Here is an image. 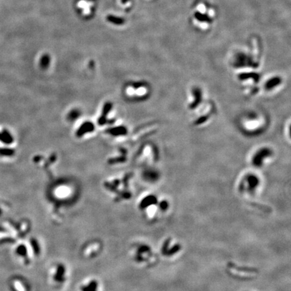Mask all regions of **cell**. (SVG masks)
<instances>
[{
  "label": "cell",
  "instance_id": "7",
  "mask_svg": "<svg viewBox=\"0 0 291 291\" xmlns=\"http://www.w3.org/2000/svg\"><path fill=\"white\" fill-rule=\"evenodd\" d=\"M280 83V79L278 78H274L270 80H269L267 83H266V88H268V90L272 89L273 88H274V84H278Z\"/></svg>",
  "mask_w": 291,
  "mask_h": 291
},
{
  "label": "cell",
  "instance_id": "10",
  "mask_svg": "<svg viewBox=\"0 0 291 291\" xmlns=\"http://www.w3.org/2000/svg\"><path fill=\"white\" fill-rule=\"evenodd\" d=\"M180 248H181V247H180V245H175V246L173 247V249H171L168 251V252H166V254H167L168 255H171L175 254L176 252H179V251L180 250Z\"/></svg>",
  "mask_w": 291,
  "mask_h": 291
},
{
  "label": "cell",
  "instance_id": "8",
  "mask_svg": "<svg viewBox=\"0 0 291 291\" xmlns=\"http://www.w3.org/2000/svg\"><path fill=\"white\" fill-rule=\"evenodd\" d=\"M80 115V112L78 110H73L70 113V114L68 115V119L70 120V121H74V120L76 119L78 116Z\"/></svg>",
  "mask_w": 291,
  "mask_h": 291
},
{
  "label": "cell",
  "instance_id": "5",
  "mask_svg": "<svg viewBox=\"0 0 291 291\" xmlns=\"http://www.w3.org/2000/svg\"><path fill=\"white\" fill-rule=\"evenodd\" d=\"M157 203L156 198L154 196H152V195H150V196H148L146 198H144L143 199V201L141 203V207L142 208H146L148 207L152 204H155Z\"/></svg>",
  "mask_w": 291,
  "mask_h": 291
},
{
  "label": "cell",
  "instance_id": "3",
  "mask_svg": "<svg viewBox=\"0 0 291 291\" xmlns=\"http://www.w3.org/2000/svg\"><path fill=\"white\" fill-rule=\"evenodd\" d=\"M112 104L111 103H106L103 107V113H102L101 117L99 118V123L100 125H104V123L106 122V116L111 109Z\"/></svg>",
  "mask_w": 291,
  "mask_h": 291
},
{
  "label": "cell",
  "instance_id": "2",
  "mask_svg": "<svg viewBox=\"0 0 291 291\" xmlns=\"http://www.w3.org/2000/svg\"><path fill=\"white\" fill-rule=\"evenodd\" d=\"M94 125H93L92 123L89 121H86L84 122V123H82V125L79 128L78 130L76 132L77 136L81 137L83 136V135L85 134H87V133L92 132L94 131Z\"/></svg>",
  "mask_w": 291,
  "mask_h": 291
},
{
  "label": "cell",
  "instance_id": "6",
  "mask_svg": "<svg viewBox=\"0 0 291 291\" xmlns=\"http://www.w3.org/2000/svg\"><path fill=\"white\" fill-rule=\"evenodd\" d=\"M247 182L249 183V190L253 191L255 187L258 185L259 180L255 176L249 175L247 177Z\"/></svg>",
  "mask_w": 291,
  "mask_h": 291
},
{
  "label": "cell",
  "instance_id": "11",
  "mask_svg": "<svg viewBox=\"0 0 291 291\" xmlns=\"http://www.w3.org/2000/svg\"><path fill=\"white\" fill-rule=\"evenodd\" d=\"M168 202H166V201L162 202L161 204H160V207H161V209L163 210H165L166 208H168Z\"/></svg>",
  "mask_w": 291,
  "mask_h": 291
},
{
  "label": "cell",
  "instance_id": "1",
  "mask_svg": "<svg viewBox=\"0 0 291 291\" xmlns=\"http://www.w3.org/2000/svg\"><path fill=\"white\" fill-rule=\"evenodd\" d=\"M269 154H270V150L266 149V148H264V149L260 150L259 152H257L255 155L254 156V158L253 159V164H254L255 166H259L261 165V164L263 162H262V160L263 159H265V158L267 157Z\"/></svg>",
  "mask_w": 291,
  "mask_h": 291
},
{
  "label": "cell",
  "instance_id": "9",
  "mask_svg": "<svg viewBox=\"0 0 291 291\" xmlns=\"http://www.w3.org/2000/svg\"><path fill=\"white\" fill-rule=\"evenodd\" d=\"M145 175H146V177H148L149 180H156L158 177L157 173L155 171H152L146 172Z\"/></svg>",
  "mask_w": 291,
  "mask_h": 291
},
{
  "label": "cell",
  "instance_id": "4",
  "mask_svg": "<svg viewBox=\"0 0 291 291\" xmlns=\"http://www.w3.org/2000/svg\"><path fill=\"white\" fill-rule=\"evenodd\" d=\"M109 132L111 135H115V136L123 135L126 134V133H127V129H126L125 127L120 126V127H117L111 129L110 130H109Z\"/></svg>",
  "mask_w": 291,
  "mask_h": 291
}]
</instances>
